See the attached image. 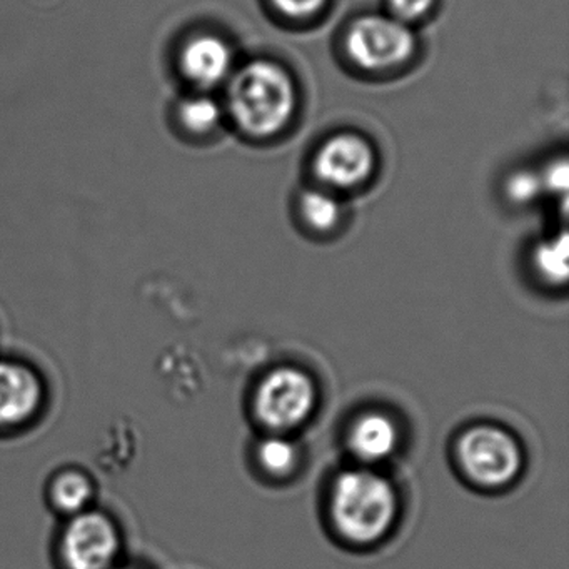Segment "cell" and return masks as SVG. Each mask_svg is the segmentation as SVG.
<instances>
[{
	"mask_svg": "<svg viewBox=\"0 0 569 569\" xmlns=\"http://www.w3.org/2000/svg\"><path fill=\"white\" fill-rule=\"evenodd\" d=\"M44 405V385L24 362L0 359V429L28 425Z\"/></svg>",
	"mask_w": 569,
	"mask_h": 569,
	"instance_id": "8",
	"label": "cell"
},
{
	"mask_svg": "<svg viewBox=\"0 0 569 569\" xmlns=\"http://www.w3.org/2000/svg\"><path fill=\"white\" fill-rule=\"evenodd\" d=\"M178 118L186 131L206 136L221 124L222 109L209 96H192L179 106Z\"/></svg>",
	"mask_w": 569,
	"mask_h": 569,
	"instance_id": "13",
	"label": "cell"
},
{
	"mask_svg": "<svg viewBox=\"0 0 569 569\" xmlns=\"http://www.w3.org/2000/svg\"><path fill=\"white\" fill-rule=\"evenodd\" d=\"M456 455L466 478L481 488H501L515 481L521 471L519 442L498 426L466 429L456 445Z\"/></svg>",
	"mask_w": 569,
	"mask_h": 569,
	"instance_id": "3",
	"label": "cell"
},
{
	"mask_svg": "<svg viewBox=\"0 0 569 569\" xmlns=\"http://www.w3.org/2000/svg\"><path fill=\"white\" fill-rule=\"evenodd\" d=\"M318 402V389L308 372L298 368L272 369L254 395L259 422L274 432L291 431L308 421Z\"/></svg>",
	"mask_w": 569,
	"mask_h": 569,
	"instance_id": "4",
	"label": "cell"
},
{
	"mask_svg": "<svg viewBox=\"0 0 569 569\" xmlns=\"http://www.w3.org/2000/svg\"><path fill=\"white\" fill-rule=\"evenodd\" d=\"M328 0H272L274 8L286 18L309 19L325 9Z\"/></svg>",
	"mask_w": 569,
	"mask_h": 569,
	"instance_id": "18",
	"label": "cell"
},
{
	"mask_svg": "<svg viewBox=\"0 0 569 569\" xmlns=\"http://www.w3.org/2000/svg\"><path fill=\"white\" fill-rule=\"evenodd\" d=\"M535 268L546 282L565 284L568 279V236L561 234L538 246L535 251Z\"/></svg>",
	"mask_w": 569,
	"mask_h": 569,
	"instance_id": "15",
	"label": "cell"
},
{
	"mask_svg": "<svg viewBox=\"0 0 569 569\" xmlns=\"http://www.w3.org/2000/svg\"><path fill=\"white\" fill-rule=\"evenodd\" d=\"M179 69L192 86L202 91L218 88L231 76V48L218 36H194L182 46Z\"/></svg>",
	"mask_w": 569,
	"mask_h": 569,
	"instance_id": "9",
	"label": "cell"
},
{
	"mask_svg": "<svg viewBox=\"0 0 569 569\" xmlns=\"http://www.w3.org/2000/svg\"><path fill=\"white\" fill-rule=\"evenodd\" d=\"M541 176L531 171H518L506 182V192L509 199L518 204H528L535 201L542 192Z\"/></svg>",
	"mask_w": 569,
	"mask_h": 569,
	"instance_id": "16",
	"label": "cell"
},
{
	"mask_svg": "<svg viewBox=\"0 0 569 569\" xmlns=\"http://www.w3.org/2000/svg\"><path fill=\"white\" fill-rule=\"evenodd\" d=\"M295 109V81L276 62H249L229 82V114L252 138L279 134L291 121Z\"/></svg>",
	"mask_w": 569,
	"mask_h": 569,
	"instance_id": "1",
	"label": "cell"
},
{
	"mask_svg": "<svg viewBox=\"0 0 569 569\" xmlns=\"http://www.w3.org/2000/svg\"><path fill=\"white\" fill-rule=\"evenodd\" d=\"M49 498L58 511L71 518V516L91 508L92 499H94V485L84 472L68 469V471L59 472L52 479Z\"/></svg>",
	"mask_w": 569,
	"mask_h": 569,
	"instance_id": "11",
	"label": "cell"
},
{
	"mask_svg": "<svg viewBox=\"0 0 569 569\" xmlns=\"http://www.w3.org/2000/svg\"><path fill=\"white\" fill-rule=\"evenodd\" d=\"M346 51L366 71L401 68L415 56V32L391 16H362L348 29Z\"/></svg>",
	"mask_w": 569,
	"mask_h": 569,
	"instance_id": "5",
	"label": "cell"
},
{
	"mask_svg": "<svg viewBox=\"0 0 569 569\" xmlns=\"http://www.w3.org/2000/svg\"><path fill=\"white\" fill-rule=\"evenodd\" d=\"M299 212L305 224L321 234L338 228L342 218V208L338 199L325 189L306 191L299 199Z\"/></svg>",
	"mask_w": 569,
	"mask_h": 569,
	"instance_id": "12",
	"label": "cell"
},
{
	"mask_svg": "<svg viewBox=\"0 0 569 569\" xmlns=\"http://www.w3.org/2000/svg\"><path fill=\"white\" fill-rule=\"evenodd\" d=\"M435 4L436 0H389V11L391 18L409 26L426 18Z\"/></svg>",
	"mask_w": 569,
	"mask_h": 569,
	"instance_id": "17",
	"label": "cell"
},
{
	"mask_svg": "<svg viewBox=\"0 0 569 569\" xmlns=\"http://www.w3.org/2000/svg\"><path fill=\"white\" fill-rule=\"evenodd\" d=\"M398 515V495L388 478L371 469H349L331 491V518L346 541L366 546L388 535Z\"/></svg>",
	"mask_w": 569,
	"mask_h": 569,
	"instance_id": "2",
	"label": "cell"
},
{
	"mask_svg": "<svg viewBox=\"0 0 569 569\" xmlns=\"http://www.w3.org/2000/svg\"><path fill=\"white\" fill-rule=\"evenodd\" d=\"M121 532L104 512L86 509L71 516L59 538L64 569H112L121 555Z\"/></svg>",
	"mask_w": 569,
	"mask_h": 569,
	"instance_id": "6",
	"label": "cell"
},
{
	"mask_svg": "<svg viewBox=\"0 0 569 569\" xmlns=\"http://www.w3.org/2000/svg\"><path fill=\"white\" fill-rule=\"evenodd\" d=\"M568 172V164L565 161L556 162L545 176H541L542 188L549 191H566L569 182Z\"/></svg>",
	"mask_w": 569,
	"mask_h": 569,
	"instance_id": "19",
	"label": "cell"
},
{
	"mask_svg": "<svg viewBox=\"0 0 569 569\" xmlns=\"http://www.w3.org/2000/svg\"><path fill=\"white\" fill-rule=\"evenodd\" d=\"M298 448L284 436H269L264 441L259 442V465L272 478H284V476L291 475L298 465Z\"/></svg>",
	"mask_w": 569,
	"mask_h": 569,
	"instance_id": "14",
	"label": "cell"
},
{
	"mask_svg": "<svg viewBox=\"0 0 569 569\" xmlns=\"http://www.w3.org/2000/svg\"><path fill=\"white\" fill-rule=\"evenodd\" d=\"M399 431L392 418L385 412H365L355 419L348 432L352 456L365 465L385 461L398 448Z\"/></svg>",
	"mask_w": 569,
	"mask_h": 569,
	"instance_id": "10",
	"label": "cell"
},
{
	"mask_svg": "<svg viewBox=\"0 0 569 569\" xmlns=\"http://www.w3.org/2000/svg\"><path fill=\"white\" fill-rule=\"evenodd\" d=\"M112 569H141V568H136V566H114V568Z\"/></svg>",
	"mask_w": 569,
	"mask_h": 569,
	"instance_id": "20",
	"label": "cell"
},
{
	"mask_svg": "<svg viewBox=\"0 0 569 569\" xmlns=\"http://www.w3.org/2000/svg\"><path fill=\"white\" fill-rule=\"evenodd\" d=\"M372 146L352 132L332 136L316 152L315 174L329 189H355L375 171Z\"/></svg>",
	"mask_w": 569,
	"mask_h": 569,
	"instance_id": "7",
	"label": "cell"
}]
</instances>
